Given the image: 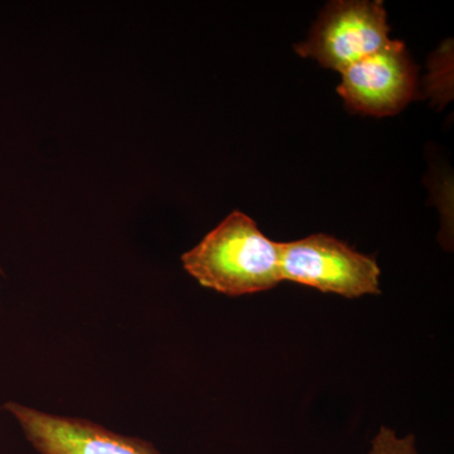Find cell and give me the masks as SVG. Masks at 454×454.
<instances>
[{"label": "cell", "mask_w": 454, "mask_h": 454, "mask_svg": "<svg viewBox=\"0 0 454 454\" xmlns=\"http://www.w3.org/2000/svg\"><path fill=\"white\" fill-rule=\"evenodd\" d=\"M182 262L202 286L230 297L269 291L282 282L279 243L240 211L231 212L184 253Z\"/></svg>", "instance_id": "6da1fadb"}, {"label": "cell", "mask_w": 454, "mask_h": 454, "mask_svg": "<svg viewBox=\"0 0 454 454\" xmlns=\"http://www.w3.org/2000/svg\"><path fill=\"white\" fill-rule=\"evenodd\" d=\"M367 454H419L413 434L399 438L393 429L381 427Z\"/></svg>", "instance_id": "8992f818"}, {"label": "cell", "mask_w": 454, "mask_h": 454, "mask_svg": "<svg viewBox=\"0 0 454 454\" xmlns=\"http://www.w3.org/2000/svg\"><path fill=\"white\" fill-rule=\"evenodd\" d=\"M27 441L41 454H160L145 439L128 437L82 418L62 417L8 402Z\"/></svg>", "instance_id": "5b68a950"}, {"label": "cell", "mask_w": 454, "mask_h": 454, "mask_svg": "<svg viewBox=\"0 0 454 454\" xmlns=\"http://www.w3.org/2000/svg\"><path fill=\"white\" fill-rule=\"evenodd\" d=\"M387 18L384 4L379 0L328 3L307 41L295 44V52L342 73L390 43Z\"/></svg>", "instance_id": "3957f363"}, {"label": "cell", "mask_w": 454, "mask_h": 454, "mask_svg": "<svg viewBox=\"0 0 454 454\" xmlns=\"http://www.w3.org/2000/svg\"><path fill=\"white\" fill-rule=\"evenodd\" d=\"M282 280L303 284L324 293L354 300L380 294L376 260L325 234L310 235L291 243H279Z\"/></svg>", "instance_id": "7a4b0ae2"}, {"label": "cell", "mask_w": 454, "mask_h": 454, "mask_svg": "<svg viewBox=\"0 0 454 454\" xmlns=\"http://www.w3.org/2000/svg\"><path fill=\"white\" fill-rule=\"evenodd\" d=\"M337 92L348 109L365 115L391 116L418 94V67L400 41L360 59L340 73Z\"/></svg>", "instance_id": "277c9868"}]
</instances>
